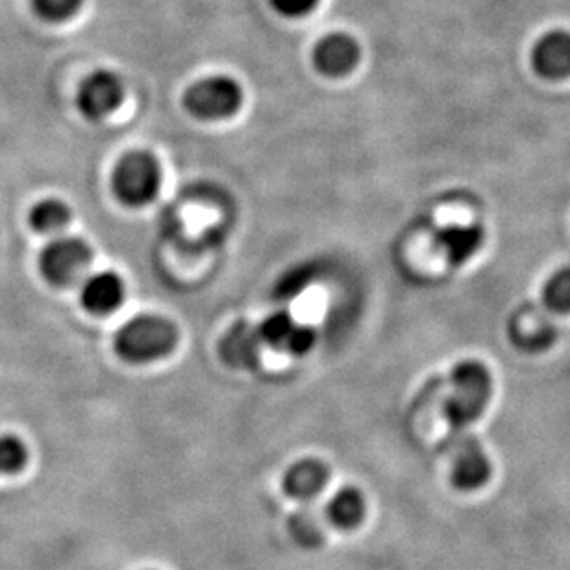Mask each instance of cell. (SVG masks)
Listing matches in <instances>:
<instances>
[{"label": "cell", "instance_id": "6da1fadb", "mask_svg": "<svg viewBox=\"0 0 570 570\" xmlns=\"http://www.w3.org/2000/svg\"><path fill=\"white\" fill-rule=\"evenodd\" d=\"M493 395V379L483 363L460 362L450 373V393L443 413L452 432H463L482 417Z\"/></svg>", "mask_w": 570, "mask_h": 570}, {"label": "cell", "instance_id": "7a4b0ae2", "mask_svg": "<svg viewBox=\"0 0 570 570\" xmlns=\"http://www.w3.org/2000/svg\"><path fill=\"white\" fill-rule=\"evenodd\" d=\"M178 332L167 318L139 315L122 324L116 335V352L128 363H150L173 352Z\"/></svg>", "mask_w": 570, "mask_h": 570}, {"label": "cell", "instance_id": "3957f363", "mask_svg": "<svg viewBox=\"0 0 570 570\" xmlns=\"http://www.w3.org/2000/svg\"><path fill=\"white\" fill-rule=\"evenodd\" d=\"M111 186L116 197L130 208H141L153 203L161 186L158 159L148 153H130L116 165Z\"/></svg>", "mask_w": 570, "mask_h": 570}, {"label": "cell", "instance_id": "277c9868", "mask_svg": "<svg viewBox=\"0 0 570 570\" xmlns=\"http://www.w3.org/2000/svg\"><path fill=\"white\" fill-rule=\"evenodd\" d=\"M243 105V88L230 77H208L193 83L184 95L186 110L203 121L236 116Z\"/></svg>", "mask_w": 570, "mask_h": 570}, {"label": "cell", "instance_id": "5b68a950", "mask_svg": "<svg viewBox=\"0 0 570 570\" xmlns=\"http://www.w3.org/2000/svg\"><path fill=\"white\" fill-rule=\"evenodd\" d=\"M94 262V253L80 237H58L41 253L39 267L45 281L55 287H71L82 281Z\"/></svg>", "mask_w": 570, "mask_h": 570}, {"label": "cell", "instance_id": "8992f818", "mask_svg": "<svg viewBox=\"0 0 570 570\" xmlns=\"http://www.w3.org/2000/svg\"><path fill=\"white\" fill-rule=\"evenodd\" d=\"M449 452L452 458L450 480L455 489L471 493L489 482L493 466L482 444L478 439L472 438L471 433H466L465 430L452 432Z\"/></svg>", "mask_w": 570, "mask_h": 570}, {"label": "cell", "instance_id": "52a82bcc", "mask_svg": "<svg viewBox=\"0 0 570 570\" xmlns=\"http://www.w3.org/2000/svg\"><path fill=\"white\" fill-rule=\"evenodd\" d=\"M125 100V86L116 72L95 71L89 75L77 94V108L88 121H102L111 116Z\"/></svg>", "mask_w": 570, "mask_h": 570}, {"label": "cell", "instance_id": "ba28073f", "mask_svg": "<svg viewBox=\"0 0 570 570\" xmlns=\"http://www.w3.org/2000/svg\"><path fill=\"white\" fill-rule=\"evenodd\" d=\"M483 242H485V230L478 223H471V225L450 223V225L439 226L432 234L435 253L441 254L452 267L469 264L482 250Z\"/></svg>", "mask_w": 570, "mask_h": 570}, {"label": "cell", "instance_id": "9c48e42d", "mask_svg": "<svg viewBox=\"0 0 570 570\" xmlns=\"http://www.w3.org/2000/svg\"><path fill=\"white\" fill-rule=\"evenodd\" d=\"M362 49L348 33H330L318 41L313 50V66L321 75L330 78L345 77L356 69Z\"/></svg>", "mask_w": 570, "mask_h": 570}, {"label": "cell", "instance_id": "30bf717a", "mask_svg": "<svg viewBox=\"0 0 570 570\" xmlns=\"http://www.w3.org/2000/svg\"><path fill=\"white\" fill-rule=\"evenodd\" d=\"M259 337L264 345L273 346L276 351L289 352V354H306L315 345L317 335L309 326L293 321L289 313H273L265 318L258 328Z\"/></svg>", "mask_w": 570, "mask_h": 570}, {"label": "cell", "instance_id": "8fae6325", "mask_svg": "<svg viewBox=\"0 0 570 570\" xmlns=\"http://www.w3.org/2000/svg\"><path fill=\"white\" fill-rule=\"evenodd\" d=\"M80 301H82V306L94 315H99V317L110 315L119 309L125 302V282L121 276L111 271L95 273L83 281Z\"/></svg>", "mask_w": 570, "mask_h": 570}, {"label": "cell", "instance_id": "7c38bea8", "mask_svg": "<svg viewBox=\"0 0 570 570\" xmlns=\"http://www.w3.org/2000/svg\"><path fill=\"white\" fill-rule=\"evenodd\" d=\"M556 326L547 315H539L532 307H522L510 323V340L524 352H543L554 345Z\"/></svg>", "mask_w": 570, "mask_h": 570}, {"label": "cell", "instance_id": "4fadbf2b", "mask_svg": "<svg viewBox=\"0 0 570 570\" xmlns=\"http://www.w3.org/2000/svg\"><path fill=\"white\" fill-rule=\"evenodd\" d=\"M328 483V469L323 461L301 460L285 471L284 491L291 499L309 504L312 500L317 499L323 493V489Z\"/></svg>", "mask_w": 570, "mask_h": 570}, {"label": "cell", "instance_id": "5bb4252c", "mask_svg": "<svg viewBox=\"0 0 570 570\" xmlns=\"http://www.w3.org/2000/svg\"><path fill=\"white\" fill-rule=\"evenodd\" d=\"M533 67L547 80L570 77V33L550 32L541 38L533 50Z\"/></svg>", "mask_w": 570, "mask_h": 570}, {"label": "cell", "instance_id": "9a60e30c", "mask_svg": "<svg viewBox=\"0 0 570 570\" xmlns=\"http://www.w3.org/2000/svg\"><path fill=\"white\" fill-rule=\"evenodd\" d=\"M262 345L264 343L259 337L258 328H253L248 324H239L225 335L220 352H223L225 362L230 363L234 367L247 368L258 362Z\"/></svg>", "mask_w": 570, "mask_h": 570}, {"label": "cell", "instance_id": "2e32d148", "mask_svg": "<svg viewBox=\"0 0 570 570\" xmlns=\"http://www.w3.org/2000/svg\"><path fill=\"white\" fill-rule=\"evenodd\" d=\"M365 510L367 505L362 491L356 488H343L328 500L324 508V517L332 527L352 530L362 524Z\"/></svg>", "mask_w": 570, "mask_h": 570}, {"label": "cell", "instance_id": "e0dca14e", "mask_svg": "<svg viewBox=\"0 0 570 570\" xmlns=\"http://www.w3.org/2000/svg\"><path fill=\"white\" fill-rule=\"evenodd\" d=\"M71 223V208L63 200L47 198L33 206L30 212V226L45 236L60 234Z\"/></svg>", "mask_w": 570, "mask_h": 570}, {"label": "cell", "instance_id": "ac0fdd59", "mask_svg": "<svg viewBox=\"0 0 570 570\" xmlns=\"http://www.w3.org/2000/svg\"><path fill=\"white\" fill-rule=\"evenodd\" d=\"M326 517L313 510L312 505H304L291 517L289 532L296 543L304 547H317L324 539V524Z\"/></svg>", "mask_w": 570, "mask_h": 570}, {"label": "cell", "instance_id": "d6986e66", "mask_svg": "<svg viewBox=\"0 0 570 570\" xmlns=\"http://www.w3.org/2000/svg\"><path fill=\"white\" fill-rule=\"evenodd\" d=\"M543 306L554 315L570 313V267H561L549 276L541 291Z\"/></svg>", "mask_w": 570, "mask_h": 570}, {"label": "cell", "instance_id": "ffe728a7", "mask_svg": "<svg viewBox=\"0 0 570 570\" xmlns=\"http://www.w3.org/2000/svg\"><path fill=\"white\" fill-rule=\"evenodd\" d=\"M28 446L21 438L0 435V476H13L28 465Z\"/></svg>", "mask_w": 570, "mask_h": 570}, {"label": "cell", "instance_id": "44dd1931", "mask_svg": "<svg viewBox=\"0 0 570 570\" xmlns=\"http://www.w3.org/2000/svg\"><path fill=\"white\" fill-rule=\"evenodd\" d=\"M83 0H32V10L41 21L63 22L77 16Z\"/></svg>", "mask_w": 570, "mask_h": 570}, {"label": "cell", "instance_id": "7402d4cb", "mask_svg": "<svg viewBox=\"0 0 570 570\" xmlns=\"http://www.w3.org/2000/svg\"><path fill=\"white\" fill-rule=\"evenodd\" d=\"M281 16L289 17V19H301L312 13L317 8L318 0H271Z\"/></svg>", "mask_w": 570, "mask_h": 570}]
</instances>
